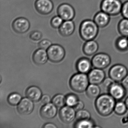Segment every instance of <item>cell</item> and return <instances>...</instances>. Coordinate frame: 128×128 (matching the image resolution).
Masks as SVG:
<instances>
[{
  "label": "cell",
  "instance_id": "6da1fadb",
  "mask_svg": "<svg viewBox=\"0 0 128 128\" xmlns=\"http://www.w3.org/2000/svg\"><path fill=\"white\" fill-rule=\"evenodd\" d=\"M116 100L108 94L100 95L95 101L96 111L101 116H107L112 114L116 104Z\"/></svg>",
  "mask_w": 128,
  "mask_h": 128
},
{
  "label": "cell",
  "instance_id": "7a4b0ae2",
  "mask_svg": "<svg viewBox=\"0 0 128 128\" xmlns=\"http://www.w3.org/2000/svg\"><path fill=\"white\" fill-rule=\"evenodd\" d=\"M98 30V27L92 20H84L79 26L80 36L85 42L95 39Z\"/></svg>",
  "mask_w": 128,
  "mask_h": 128
},
{
  "label": "cell",
  "instance_id": "3957f363",
  "mask_svg": "<svg viewBox=\"0 0 128 128\" xmlns=\"http://www.w3.org/2000/svg\"><path fill=\"white\" fill-rule=\"evenodd\" d=\"M89 83L88 75L80 72L74 75L70 80L71 88L78 92H82L86 90Z\"/></svg>",
  "mask_w": 128,
  "mask_h": 128
},
{
  "label": "cell",
  "instance_id": "277c9868",
  "mask_svg": "<svg viewBox=\"0 0 128 128\" xmlns=\"http://www.w3.org/2000/svg\"><path fill=\"white\" fill-rule=\"evenodd\" d=\"M122 4L120 0H103L101 10L110 16L117 15L121 13Z\"/></svg>",
  "mask_w": 128,
  "mask_h": 128
},
{
  "label": "cell",
  "instance_id": "5b68a950",
  "mask_svg": "<svg viewBox=\"0 0 128 128\" xmlns=\"http://www.w3.org/2000/svg\"><path fill=\"white\" fill-rule=\"evenodd\" d=\"M127 68L122 64H117L111 67L108 72L109 77L116 82H121L128 75Z\"/></svg>",
  "mask_w": 128,
  "mask_h": 128
},
{
  "label": "cell",
  "instance_id": "8992f818",
  "mask_svg": "<svg viewBox=\"0 0 128 128\" xmlns=\"http://www.w3.org/2000/svg\"><path fill=\"white\" fill-rule=\"evenodd\" d=\"M92 65L94 68L104 69L110 64L111 59L106 53H100L94 56L91 60Z\"/></svg>",
  "mask_w": 128,
  "mask_h": 128
},
{
  "label": "cell",
  "instance_id": "52a82bcc",
  "mask_svg": "<svg viewBox=\"0 0 128 128\" xmlns=\"http://www.w3.org/2000/svg\"><path fill=\"white\" fill-rule=\"evenodd\" d=\"M48 59L54 62H59L62 60L65 55L64 48L60 45H52L48 49Z\"/></svg>",
  "mask_w": 128,
  "mask_h": 128
},
{
  "label": "cell",
  "instance_id": "ba28073f",
  "mask_svg": "<svg viewBox=\"0 0 128 128\" xmlns=\"http://www.w3.org/2000/svg\"><path fill=\"white\" fill-rule=\"evenodd\" d=\"M58 16L64 20H72L75 16V11L72 6L68 4H63L57 10Z\"/></svg>",
  "mask_w": 128,
  "mask_h": 128
},
{
  "label": "cell",
  "instance_id": "9c48e42d",
  "mask_svg": "<svg viewBox=\"0 0 128 128\" xmlns=\"http://www.w3.org/2000/svg\"><path fill=\"white\" fill-rule=\"evenodd\" d=\"M125 88L122 84L114 82L109 88L108 91L110 94L116 100L120 101L122 99L126 94Z\"/></svg>",
  "mask_w": 128,
  "mask_h": 128
},
{
  "label": "cell",
  "instance_id": "30bf717a",
  "mask_svg": "<svg viewBox=\"0 0 128 128\" xmlns=\"http://www.w3.org/2000/svg\"><path fill=\"white\" fill-rule=\"evenodd\" d=\"M36 11L41 14L48 15L52 12L54 4L51 0H36L35 3Z\"/></svg>",
  "mask_w": 128,
  "mask_h": 128
},
{
  "label": "cell",
  "instance_id": "8fae6325",
  "mask_svg": "<svg viewBox=\"0 0 128 128\" xmlns=\"http://www.w3.org/2000/svg\"><path fill=\"white\" fill-rule=\"evenodd\" d=\"M88 76L90 84L98 85L102 84L106 78V74L103 70L96 68L91 70Z\"/></svg>",
  "mask_w": 128,
  "mask_h": 128
},
{
  "label": "cell",
  "instance_id": "7c38bea8",
  "mask_svg": "<svg viewBox=\"0 0 128 128\" xmlns=\"http://www.w3.org/2000/svg\"><path fill=\"white\" fill-rule=\"evenodd\" d=\"M12 27L16 32L24 34L29 30L30 27V24L29 21L25 18H18L13 21Z\"/></svg>",
  "mask_w": 128,
  "mask_h": 128
},
{
  "label": "cell",
  "instance_id": "4fadbf2b",
  "mask_svg": "<svg viewBox=\"0 0 128 128\" xmlns=\"http://www.w3.org/2000/svg\"><path fill=\"white\" fill-rule=\"evenodd\" d=\"M60 116L63 122L69 123L72 122L76 117L75 110L68 106H64L60 110Z\"/></svg>",
  "mask_w": 128,
  "mask_h": 128
},
{
  "label": "cell",
  "instance_id": "5bb4252c",
  "mask_svg": "<svg viewBox=\"0 0 128 128\" xmlns=\"http://www.w3.org/2000/svg\"><path fill=\"white\" fill-rule=\"evenodd\" d=\"M34 108V104L32 101L29 98H24L18 104V110L20 114L27 115L32 113Z\"/></svg>",
  "mask_w": 128,
  "mask_h": 128
},
{
  "label": "cell",
  "instance_id": "9a60e30c",
  "mask_svg": "<svg viewBox=\"0 0 128 128\" xmlns=\"http://www.w3.org/2000/svg\"><path fill=\"white\" fill-rule=\"evenodd\" d=\"M56 107L53 103H49L45 104L40 110V114L42 117L47 120L54 118L57 112Z\"/></svg>",
  "mask_w": 128,
  "mask_h": 128
},
{
  "label": "cell",
  "instance_id": "2e32d148",
  "mask_svg": "<svg viewBox=\"0 0 128 128\" xmlns=\"http://www.w3.org/2000/svg\"><path fill=\"white\" fill-rule=\"evenodd\" d=\"M75 29V26L73 21H65L59 28V31L62 36H68L74 33Z\"/></svg>",
  "mask_w": 128,
  "mask_h": 128
},
{
  "label": "cell",
  "instance_id": "e0dca14e",
  "mask_svg": "<svg viewBox=\"0 0 128 128\" xmlns=\"http://www.w3.org/2000/svg\"><path fill=\"white\" fill-rule=\"evenodd\" d=\"M99 48L98 44L94 40L85 42L83 46V51L86 55L91 56L96 53Z\"/></svg>",
  "mask_w": 128,
  "mask_h": 128
},
{
  "label": "cell",
  "instance_id": "ac0fdd59",
  "mask_svg": "<svg viewBox=\"0 0 128 128\" xmlns=\"http://www.w3.org/2000/svg\"><path fill=\"white\" fill-rule=\"evenodd\" d=\"M110 19V16L101 11L96 15L93 20L99 28H103L108 24Z\"/></svg>",
  "mask_w": 128,
  "mask_h": 128
},
{
  "label": "cell",
  "instance_id": "d6986e66",
  "mask_svg": "<svg viewBox=\"0 0 128 128\" xmlns=\"http://www.w3.org/2000/svg\"><path fill=\"white\" fill-rule=\"evenodd\" d=\"M92 66L91 60L85 58H81L78 60L76 64L78 71L80 73L87 74L91 70Z\"/></svg>",
  "mask_w": 128,
  "mask_h": 128
},
{
  "label": "cell",
  "instance_id": "ffe728a7",
  "mask_svg": "<svg viewBox=\"0 0 128 128\" xmlns=\"http://www.w3.org/2000/svg\"><path fill=\"white\" fill-rule=\"evenodd\" d=\"M48 58V52H46L45 50L40 48L34 52L33 56L34 61L38 65L45 64Z\"/></svg>",
  "mask_w": 128,
  "mask_h": 128
},
{
  "label": "cell",
  "instance_id": "44dd1931",
  "mask_svg": "<svg viewBox=\"0 0 128 128\" xmlns=\"http://www.w3.org/2000/svg\"><path fill=\"white\" fill-rule=\"evenodd\" d=\"M28 98L34 102H38L41 99L42 96V90L38 87L32 86L28 88L26 92Z\"/></svg>",
  "mask_w": 128,
  "mask_h": 128
},
{
  "label": "cell",
  "instance_id": "7402d4cb",
  "mask_svg": "<svg viewBox=\"0 0 128 128\" xmlns=\"http://www.w3.org/2000/svg\"><path fill=\"white\" fill-rule=\"evenodd\" d=\"M101 89L98 84H90L86 90L87 96L90 98H96L99 96Z\"/></svg>",
  "mask_w": 128,
  "mask_h": 128
},
{
  "label": "cell",
  "instance_id": "603a6c76",
  "mask_svg": "<svg viewBox=\"0 0 128 128\" xmlns=\"http://www.w3.org/2000/svg\"><path fill=\"white\" fill-rule=\"evenodd\" d=\"M117 49L120 52H125L128 50V37L120 36L118 38L115 42Z\"/></svg>",
  "mask_w": 128,
  "mask_h": 128
},
{
  "label": "cell",
  "instance_id": "cb8c5ba5",
  "mask_svg": "<svg viewBox=\"0 0 128 128\" xmlns=\"http://www.w3.org/2000/svg\"><path fill=\"white\" fill-rule=\"evenodd\" d=\"M118 30L122 36L128 37V19L124 18L120 21Z\"/></svg>",
  "mask_w": 128,
  "mask_h": 128
},
{
  "label": "cell",
  "instance_id": "d4e9b609",
  "mask_svg": "<svg viewBox=\"0 0 128 128\" xmlns=\"http://www.w3.org/2000/svg\"><path fill=\"white\" fill-rule=\"evenodd\" d=\"M127 109L128 108L125 102L120 100L116 102L114 111L115 114L118 115H122L126 113Z\"/></svg>",
  "mask_w": 128,
  "mask_h": 128
},
{
  "label": "cell",
  "instance_id": "484cf974",
  "mask_svg": "<svg viewBox=\"0 0 128 128\" xmlns=\"http://www.w3.org/2000/svg\"><path fill=\"white\" fill-rule=\"evenodd\" d=\"M53 104L58 108L64 107L66 103V98L62 94L56 95L52 99Z\"/></svg>",
  "mask_w": 128,
  "mask_h": 128
},
{
  "label": "cell",
  "instance_id": "4316f807",
  "mask_svg": "<svg viewBox=\"0 0 128 128\" xmlns=\"http://www.w3.org/2000/svg\"><path fill=\"white\" fill-rule=\"evenodd\" d=\"M95 125L94 122L92 120H78L76 124L75 127L78 128H94Z\"/></svg>",
  "mask_w": 128,
  "mask_h": 128
},
{
  "label": "cell",
  "instance_id": "83f0119b",
  "mask_svg": "<svg viewBox=\"0 0 128 128\" xmlns=\"http://www.w3.org/2000/svg\"><path fill=\"white\" fill-rule=\"evenodd\" d=\"M21 100L22 96L21 95L16 93L12 94L8 97V102L12 106H16L18 104Z\"/></svg>",
  "mask_w": 128,
  "mask_h": 128
},
{
  "label": "cell",
  "instance_id": "f1b7e54d",
  "mask_svg": "<svg viewBox=\"0 0 128 128\" xmlns=\"http://www.w3.org/2000/svg\"><path fill=\"white\" fill-rule=\"evenodd\" d=\"M76 118L78 120H90V114L87 110L82 109L77 112Z\"/></svg>",
  "mask_w": 128,
  "mask_h": 128
},
{
  "label": "cell",
  "instance_id": "f546056e",
  "mask_svg": "<svg viewBox=\"0 0 128 128\" xmlns=\"http://www.w3.org/2000/svg\"><path fill=\"white\" fill-rule=\"evenodd\" d=\"M78 101V96L74 94H69L66 97V103L71 107H74Z\"/></svg>",
  "mask_w": 128,
  "mask_h": 128
},
{
  "label": "cell",
  "instance_id": "4dcf8cb0",
  "mask_svg": "<svg viewBox=\"0 0 128 128\" xmlns=\"http://www.w3.org/2000/svg\"><path fill=\"white\" fill-rule=\"evenodd\" d=\"M64 20L60 16H55L52 19L50 24L53 28L57 29L60 28V27L63 23Z\"/></svg>",
  "mask_w": 128,
  "mask_h": 128
},
{
  "label": "cell",
  "instance_id": "1f68e13d",
  "mask_svg": "<svg viewBox=\"0 0 128 128\" xmlns=\"http://www.w3.org/2000/svg\"><path fill=\"white\" fill-rule=\"evenodd\" d=\"M42 34L40 31H32L30 34V39L34 41H38L40 40L42 37Z\"/></svg>",
  "mask_w": 128,
  "mask_h": 128
},
{
  "label": "cell",
  "instance_id": "d6a6232c",
  "mask_svg": "<svg viewBox=\"0 0 128 128\" xmlns=\"http://www.w3.org/2000/svg\"><path fill=\"white\" fill-rule=\"evenodd\" d=\"M39 47L40 48L47 50L52 45V42L50 40L45 39L42 40L39 43Z\"/></svg>",
  "mask_w": 128,
  "mask_h": 128
},
{
  "label": "cell",
  "instance_id": "836d02e7",
  "mask_svg": "<svg viewBox=\"0 0 128 128\" xmlns=\"http://www.w3.org/2000/svg\"><path fill=\"white\" fill-rule=\"evenodd\" d=\"M121 13L124 18L128 19V0L123 3Z\"/></svg>",
  "mask_w": 128,
  "mask_h": 128
},
{
  "label": "cell",
  "instance_id": "e575fe53",
  "mask_svg": "<svg viewBox=\"0 0 128 128\" xmlns=\"http://www.w3.org/2000/svg\"><path fill=\"white\" fill-rule=\"evenodd\" d=\"M114 82H115L114 81L109 77V78H105L102 84L103 87L105 88V89L108 90V89L110 86Z\"/></svg>",
  "mask_w": 128,
  "mask_h": 128
},
{
  "label": "cell",
  "instance_id": "d590c367",
  "mask_svg": "<svg viewBox=\"0 0 128 128\" xmlns=\"http://www.w3.org/2000/svg\"><path fill=\"white\" fill-rule=\"evenodd\" d=\"M50 96L48 95H43L41 99V102L44 105L50 103Z\"/></svg>",
  "mask_w": 128,
  "mask_h": 128
},
{
  "label": "cell",
  "instance_id": "8d00e7d4",
  "mask_svg": "<svg viewBox=\"0 0 128 128\" xmlns=\"http://www.w3.org/2000/svg\"><path fill=\"white\" fill-rule=\"evenodd\" d=\"M84 107V102L82 101H78L77 104L74 106L73 108L75 110L78 111L79 110L83 109Z\"/></svg>",
  "mask_w": 128,
  "mask_h": 128
},
{
  "label": "cell",
  "instance_id": "74e56055",
  "mask_svg": "<svg viewBox=\"0 0 128 128\" xmlns=\"http://www.w3.org/2000/svg\"><path fill=\"white\" fill-rule=\"evenodd\" d=\"M121 84L126 90H128V75L121 81Z\"/></svg>",
  "mask_w": 128,
  "mask_h": 128
},
{
  "label": "cell",
  "instance_id": "f35d334b",
  "mask_svg": "<svg viewBox=\"0 0 128 128\" xmlns=\"http://www.w3.org/2000/svg\"><path fill=\"white\" fill-rule=\"evenodd\" d=\"M43 127L44 128H56L57 126L54 124L48 123L44 125Z\"/></svg>",
  "mask_w": 128,
  "mask_h": 128
},
{
  "label": "cell",
  "instance_id": "ab89813d",
  "mask_svg": "<svg viewBox=\"0 0 128 128\" xmlns=\"http://www.w3.org/2000/svg\"><path fill=\"white\" fill-rule=\"evenodd\" d=\"M125 103H126V106H127V108L128 109V96L126 97V100H125Z\"/></svg>",
  "mask_w": 128,
  "mask_h": 128
},
{
  "label": "cell",
  "instance_id": "60d3db41",
  "mask_svg": "<svg viewBox=\"0 0 128 128\" xmlns=\"http://www.w3.org/2000/svg\"></svg>",
  "mask_w": 128,
  "mask_h": 128
}]
</instances>
